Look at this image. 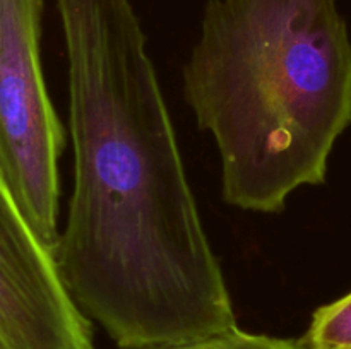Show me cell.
I'll return each instance as SVG.
<instances>
[{
  "label": "cell",
  "mask_w": 351,
  "mask_h": 349,
  "mask_svg": "<svg viewBox=\"0 0 351 349\" xmlns=\"http://www.w3.org/2000/svg\"><path fill=\"white\" fill-rule=\"evenodd\" d=\"M74 190L53 257L82 313L122 349L237 328L132 0H57Z\"/></svg>",
  "instance_id": "6da1fadb"
},
{
  "label": "cell",
  "mask_w": 351,
  "mask_h": 349,
  "mask_svg": "<svg viewBox=\"0 0 351 349\" xmlns=\"http://www.w3.org/2000/svg\"><path fill=\"white\" fill-rule=\"evenodd\" d=\"M184 96L221 159V194L280 214L326 181L351 123V38L336 0H208Z\"/></svg>",
  "instance_id": "7a4b0ae2"
},
{
  "label": "cell",
  "mask_w": 351,
  "mask_h": 349,
  "mask_svg": "<svg viewBox=\"0 0 351 349\" xmlns=\"http://www.w3.org/2000/svg\"><path fill=\"white\" fill-rule=\"evenodd\" d=\"M41 14L43 0H0V173L38 238L55 252L65 129L45 82Z\"/></svg>",
  "instance_id": "3957f363"
},
{
  "label": "cell",
  "mask_w": 351,
  "mask_h": 349,
  "mask_svg": "<svg viewBox=\"0 0 351 349\" xmlns=\"http://www.w3.org/2000/svg\"><path fill=\"white\" fill-rule=\"evenodd\" d=\"M0 349H95L91 320L69 293L0 173Z\"/></svg>",
  "instance_id": "277c9868"
},
{
  "label": "cell",
  "mask_w": 351,
  "mask_h": 349,
  "mask_svg": "<svg viewBox=\"0 0 351 349\" xmlns=\"http://www.w3.org/2000/svg\"><path fill=\"white\" fill-rule=\"evenodd\" d=\"M300 342L307 349H351V293L317 308Z\"/></svg>",
  "instance_id": "5b68a950"
},
{
  "label": "cell",
  "mask_w": 351,
  "mask_h": 349,
  "mask_svg": "<svg viewBox=\"0 0 351 349\" xmlns=\"http://www.w3.org/2000/svg\"><path fill=\"white\" fill-rule=\"evenodd\" d=\"M216 349H307L300 341L269 337L263 334H250L239 327L221 337L213 339Z\"/></svg>",
  "instance_id": "8992f818"
},
{
  "label": "cell",
  "mask_w": 351,
  "mask_h": 349,
  "mask_svg": "<svg viewBox=\"0 0 351 349\" xmlns=\"http://www.w3.org/2000/svg\"><path fill=\"white\" fill-rule=\"evenodd\" d=\"M154 349H216L213 341L197 342V344H185V346H170V348H154Z\"/></svg>",
  "instance_id": "52a82bcc"
}]
</instances>
